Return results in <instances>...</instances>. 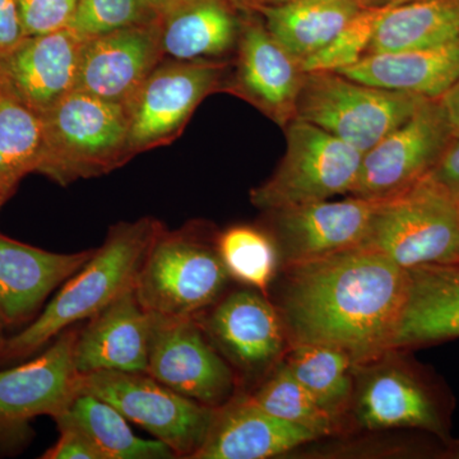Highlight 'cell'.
Here are the masks:
<instances>
[{"instance_id": "cell-35", "label": "cell", "mask_w": 459, "mask_h": 459, "mask_svg": "<svg viewBox=\"0 0 459 459\" xmlns=\"http://www.w3.org/2000/svg\"><path fill=\"white\" fill-rule=\"evenodd\" d=\"M60 437L42 459H104L92 440L71 422H56Z\"/></svg>"}, {"instance_id": "cell-40", "label": "cell", "mask_w": 459, "mask_h": 459, "mask_svg": "<svg viewBox=\"0 0 459 459\" xmlns=\"http://www.w3.org/2000/svg\"><path fill=\"white\" fill-rule=\"evenodd\" d=\"M146 2L162 14L166 9L170 7L174 0H146Z\"/></svg>"}, {"instance_id": "cell-15", "label": "cell", "mask_w": 459, "mask_h": 459, "mask_svg": "<svg viewBox=\"0 0 459 459\" xmlns=\"http://www.w3.org/2000/svg\"><path fill=\"white\" fill-rule=\"evenodd\" d=\"M197 318L208 340L241 376L267 371L285 350V325L279 309L250 290L231 292Z\"/></svg>"}, {"instance_id": "cell-9", "label": "cell", "mask_w": 459, "mask_h": 459, "mask_svg": "<svg viewBox=\"0 0 459 459\" xmlns=\"http://www.w3.org/2000/svg\"><path fill=\"white\" fill-rule=\"evenodd\" d=\"M455 140L439 99H428L419 110L362 155L350 195L386 201L406 192L430 174Z\"/></svg>"}, {"instance_id": "cell-19", "label": "cell", "mask_w": 459, "mask_h": 459, "mask_svg": "<svg viewBox=\"0 0 459 459\" xmlns=\"http://www.w3.org/2000/svg\"><path fill=\"white\" fill-rule=\"evenodd\" d=\"M151 316L134 287L78 331L74 367L80 376L98 371L147 373Z\"/></svg>"}, {"instance_id": "cell-16", "label": "cell", "mask_w": 459, "mask_h": 459, "mask_svg": "<svg viewBox=\"0 0 459 459\" xmlns=\"http://www.w3.org/2000/svg\"><path fill=\"white\" fill-rule=\"evenodd\" d=\"M164 56L160 21L91 39L74 90L126 108Z\"/></svg>"}, {"instance_id": "cell-17", "label": "cell", "mask_w": 459, "mask_h": 459, "mask_svg": "<svg viewBox=\"0 0 459 459\" xmlns=\"http://www.w3.org/2000/svg\"><path fill=\"white\" fill-rule=\"evenodd\" d=\"M77 329H65L33 360L0 371V424H23L38 416L56 419L80 392L74 367Z\"/></svg>"}, {"instance_id": "cell-26", "label": "cell", "mask_w": 459, "mask_h": 459, "mask_svg": "<svg viewBox=\"0 0 459 459\" xmlns=\"http://www.w3.org/2000/svg\"><path fill=\"white\" fill-rule=\"evenodd\" d=\"M457 40L459 0H407L386 12L368 54L427 49Z\"/></svg>"}, {"instance_id": "cell-42", "label": "cell", "mask_w": 459, "mask_h": 459, "mask_svg": "<svg viewBox=\"0 0 459 459\" xmlns=\"http://www.w3.org/2000/svg\"><path fill=\"white\" fill-rule=\"evenodd\" d=\"M5 340H7V337L4 336V325L0 323V353H2L3 347H4Z\"/></svg>"}, {"instance_id": "cell-11", "label": "cell", "mask_w": 459, "mask_h": 459, "mask_svg": "<svg viewBox=\"0 0 459 459\" xmlns=\"http://www.w3.org/2000/svg\"><path fill=\"white\" fill-rule=\"evenodd\" d=\"M147 374L184 397L220 407L234 397L237 376L197 318L151 316Z\"/></svg>"}, {"instance_id": "cell-14", "label": "cell", "mask_w": 459, "mask_h": 459, "mask_svg": "<svg viewBox=\"0 0 459 459\" xmlns=\"http://www.w3.org/2000/svg\"><path fill=\"white\" fill-rule=\"evenodd\" d=\"M84 42L71 29L26 36L0 56V91L45 113L74 90Z\"/></svg>"}, {"instance_id": "cell-27", "label": "cell", "mask_w": 459, "mask_h": 459, "mask_svg": "<svg viewBox=\"0 0 459 459\" xmlns=\"http://www.w3.org/2000/svg\"><path fill=\"white\" fill-rule=\"evenodd\" d=\"M56 422H71L98 446L104 459H169L177 455L160 440L138 437L114 406L80 389Z\"/></svg>"}, {"instance_id": "cell-5", "label": "cell", "mask_w": 459, "mask_h": 459, "mask_svg": "<svg viewBox=\"0 0 459 459\" xmlns=\"http://www.w3.org/2000/svg\"><path fill=\"white\" fill-rule=\"evenodd\" d=\"M427 100L371 86L338 72H305L295 119L325 129L364 155L406 123Z\"/></svg>"}, {"instance_id": "cell-28", "label": "cell", "mask_w": 459, "mask_h": 459, "mask_svg": "<svg viewBox=\"0 0 459 459\" xmlns=\"http://www.w3.org/2000/svg\"><path fill=\"white\" fill-rule=\"evenodd\" d=\"M283 364L334 418H340L352 401L355 362L343 350L328 344H292Z\"/></svg>"}, {"instance_id": "cell-12", "label": "cell", "mask_w": 459, "mask_h": 459, "mask_svg": "<svg viewBox=\"0 0 459 459\" xmlns=\"http://www.w3.org/2000/svg\"><path fill=\"white\" fill-rule=\"evenodd\" d=\"M382 201L359 197L319 201L271 211L283 265L313 261L361 247Z\"/></svg>"}, {"instance_id": "cell-31", "label": "cell", "mask_w": 459, "mask_h": 459, "mask_svg": "<svg viewBox=\"0 0 459 459\" xmlns=\"http://www.w3.org/2000/svg\"><path fill=\"white\" fill-rule=\"evenodd\" d=\"M250 398L271 415L307 429L318 437L336 430L338 419L320 406L285 364L279 365Z\"/></svg>"}, {"instance_id": "cell-38", "label": "cell", "mask_w": 459, "mask_h": 459, "mask_svg": "<svg viewBox=\"0 0 459 459\" xmlns=\"http://www.w3.org/2000/svg\"><path fill=\"white\" fill-rule=\"evenodd\" d=\"M448 122L451 124L453 137H459V81L452 89L439 98Z\"/></svg>"}, {"instance_id": "cell-6", "label": "cell", "mask_w": 459, "mask_h": 459, "mask_svg": "<svg viewBox=\"0 0 459 459\" xmlns=\"http://www.w3.org/2000/svg\"><path fill=\"white\" fill-rule=\"evenodd\" d=\"M361 247L403 270L459 265V204L427 179L380 202Z\"/></svg>"}, {"instance_id": "cell-24", "label": "cell", "mask_w": 459, "mask_h": 459, "mask_svg": "<svg viewBox=\"0 0 459 459\" xmlns=\"http://www.w3.org/2000/svg\"><path fill=\"white\" fill-rule=\"evenodd\" d=\"M230 0H174L161 14L162 49L172 59H212L238 45L240 25Z\"/></svg>"}, {"instance_id": "cell-23", "label": "cell", "mask_w": 459, "mask_h": 459, "mask_svg": "<svg viewBox=\"0 0 459 459\" xmlns=\"http://www.w3.org/2000/svg\"><path fill=\"white\" fill-rule=\"evenodd\" d=\"M338 74L380 89L439 99L459 81V40L427 49L368 54Z\"/></svg>"}, {"instance_id": "cell-30", "label": "cell", "mask_w": 459, "mask_h": 459, "mask_svg": "<svg viewBox=\"0 0 459 459\" xmlns=\"http://www.w3.org/2000/svg\"><path fill=\"white\" fill-rule=\"evenodd\" d=\"M217 249L231 279L262 294L268 291L280 262L271 235L252 226H232L217 237Z\"/></svg>"}, {"instance_id": "cell-4", "label": "cell", "mask_w": 459, "mask_h": 459, "mask_svg": "<svg viewBox=\"0 0 459 459\" xmlns=\"http://www.w3.org/2000/svg\"><path fill=\"white\" fill-rule=\"evenodd\" d=\"M230 277L217 238L197 228L157 232L135 281L142 307L159 318H195L221 299Z\"/></svg>"}, {"instance_id": "cell-32", "label": "cell", "mask_w": 459, "mask_h": 459, "mask_svg": "<svg viewBox=\"0 0 459 459\" xmlns=\"http://www.w3.org/2000/svg\"><path fill=\"white\" fill-rule=\"evenodd\" d=\"M397 2L362 9L327 47L301 62L304 72H338L358 63L367 56L380 21Z\"/></svg>"}, {"instance_id": "cell-13", "label": "cell", "mask_w": 459, "mask_h": 459, "mask_svg": "<svg viewBox=\"0 0 459 459\" xmlns=\"http://www.w3.org/2000/svg\"><path fill=\"white\" fill-rule=\"evenodd\" d=\"M237 50V68L223 91L246 100L285 128L295 119L303 87L300 60L271 35L264 23L256 21L240 25Z\"/></svg>"}, {"instance_id": "cell-25", "label": "cell", "mask_w": 459, "mask_h": 459, "mask_svg": "<svg viewBox=\"0 0 459 459\" xmlns=\"http://www.w3.org/2000/svg\"><path fill=\"white\" fill-rule=\"evenodd\" d=\"M361 0H291L253 12L263 18L265 29L296 59L318 53L362 9Z\"/></svg>"}, {"instance_id": "cell-36", "label": "cell", "mask_w": 459, "mask_h": 459, "mask_svg": "<svg viewBox=\"0 0 459 459\" xmlns=\"http://www.w3.org/2000/svg\"><path fill=\"white\" fill-rule=\"evenodd\" d=\"M425 179L459 204V137L455 138Z\"/></svg>"}, {"instance_id": "cell-18", "label": "cell", "mask_w": 459, "mask_h": 459, "mask_svg": "<svg viewBox=\"0 0 459 459\" xmlns=\"http://www.w3.org/2000/svg\"><path fill=\"white\" fill-rule=\"evenodd\" d=\"M95 249L59 255L0 234V323L30 325L51 292L89 262Z\"/></svg>"}, {"instance_id": "cell-10", "label": "cell", "mask_w": 459, "mask_h": 459, "mask_svg": "<svg viewBox=\"0 0 459 459\" xmlns=\"http://www.w3.org/2000/svg\"><path fill=\"white\" fill-rule=\"evenodd\" d=\"M228 65L204 59L157 66L126 107L133 155L175 140L198 105L223 90Z\"/></svg>"}, {"instance_id": "cell-8", "label": "cell", "mask_w": 459, "mask_h": 459, "mask_svg": "<svg viewBox=\"0 0 459 459\" xmlns=\"http://www.w3.org/2000/svg\"><path fill=\"white\" fill-rule=\"evenodd\" d=\"M80 389L107 401L180 458L195 457L204 446L217 409L177 394L147 373L84 374Z\"/></svg>"}, {"instance_id": "cell-29", "label": "cell", "mask_w": 459, "mask_h": 459, "mask_svg": "<svg viewBox=\"0 0 459 459\" xmlns=\"http://www.w3.org/2000/svg\"><path fill=\"white\" fill-rule=\"evenodd\" d=\"M41 144L40 115L0 91V210L23 178L38 172Z\"/></svg>"}, {"instance_id": "cell-21", "label": "cell", "mask_w": 459, "mask_h": 459, "mask_svg": "<svg viewBox=\"0 0 459 459\" xmlns=\"http://www.w3.org/2000/svg\"><path fill=\"white\" fill-rule=\"evenodd\" d=\"M356 416L370 430L412 428L448 437L442 407L415 374L398 367L367 371L356 394Z\"/></svg>"}, {"instance_id": "cell-39", "label": "cell", "mask_w": 459, "mask_h": 459, "mask_svg": "<svg viewBox=\"0 0 459 459\" xmlns=\"http://www.w3.org/2000/svg\"><path fill=\"white\" fill-rule=\"evenodd\" d=\"M234 7L244 9L247 12H255L261 7L267 5L281 4V3L291 2V0H230ZM369 5L385 4V3L394 2V0H361ZM400 2H407V0H400Z\"/></svg>"}, {"instance_id": "cell-1", "label": "cell", "mask_w": 459, "mask_h": 459, "mask_svg": "<svg viewBox=\"0 0 459 459\" xmlns=\"http://www.w3.org/2000/svg\"><path fill=\"white\" fill-rule=\"evenodd\" d=\"M280 316L292 344L338 347L355 364L392 351L409 272L359 247L285 265Z\"/></svg>"}, {"instance_id": "cell-7", "label": "cell", "mask_w": 459, "mask_h": 459, "mask_svg": "<svg viewBox=\"0 0 459 459\" xmlns=\"http://www.w3.org/2000/svg\"><path fill=\"white\" fill-rule=\"evenodd\" d=\"M286 152L273 175L250 193L255 207L281 210L351 192L362 153L304 120L285 126Z\"/></svg>"}, {"instance_id": "cell-41", "label": "cell", "mask_w": 459, "mask_h": 459, "mask_svg": "<svg viewBox=\"0 0 459 459\" xmlns=\"http://www.w3.org/2000/svg\"><path fill=\"white\" fill-rule=\"evenodd\" d=\"M448 455L451 458H459V443H455L451 446Z\"/></svg>"}, {"instance_id": "cell-22", "label": "cell", "mask_w": 459, "mask_h": 459, "mask_svg": "<svg viewBox=\"0 0 459 459\" xmlns=\"http://www.w3.org/2000/svg\"><path fill=\"white\" fill-rule=\"evenodd\" d=\"M409 272V292L392 351L459 337V265H422Z\"/></svg>"}, {"instance_id": "cell-20", "label": "cell", "mask_w": 459, "mask_h": 459, "mask_svg": "<svg viewBox=\"0 0 459 459\" xmlns=\"http://www.w3.org/2000/svg\"><path fill=\"white\" fill-rule=\"evenodd\" d=\"M316 439L313 431L271 415L250 395H234L217 407L204 446L193 459L277 457Z\"/></svg>"}, {"instance_id": "cell-33", "label": "cell", "mask_w": 459, "mask_h": 459, "mask_svg": "<svg viewBox=\"0 0 459 459\" xmlns=\"http://www.w3.org/2000/svg\"><path fill=\"white\" fill-rule=\"evenodd\" d=\"M160 20L161 13L146 0H80L68 29L87 41Z\"/></svg>"}, {"instance_id": "cell-37", "label": "cell", "mask_w": 459, "mask_h": 459, "mask_svg": "<svg viewBox=\"0 0 459 459\" xmlns=\"http://www.w3.org/2000/svg\"><path fill=\"white\" fill-rule=\"evenodd\" d=\"M26 38L17 0H0V56Z\"/></svg>"}, {"instance_id": "cell-2", "label": "cell", "mask_w": 459, "mask_h": 459, "mask_svg": "<svg viewBox=\"0 0 459 459\" xmlns=\"http://www.w3.org/2000/svg\"><path fill=\"white\" fill-rule=\"evenodd\" d=\"M162 223L151 217L120 222L89 262L65 281L30 325L8 337L0 364L23 360L81 320L92 318L135 286L138 272Z\"/></svg>"}, {"instance_id": "cell-34", "label": "cell", "mask_w": 459, "mask_h": 459, "mask_svg": "<svg viewBox=\"0 0 459 459\" xmlns=\"http://www.w3.org/2000/svg\"><path fill=\"white\" fill-rule=\"evenodd\" d=\"M25 36L68 29L80 0H17Z\"/></svg>"}, {"instance_id": "cell-3", "label": "cell", "mask_w": 459, "mask_h": 459, "mask_svg": "<svg viewBox=\"0 0 459 459\" xmlns=\"http://www.w3.org/2000/svg\"><path fill=\"white\" fill-rule=\"evenodd\" d=\"M40 117L38 172L62 186L101 177L134 156L123 105L74 90Z\"/></svg>"}]
</instances>
